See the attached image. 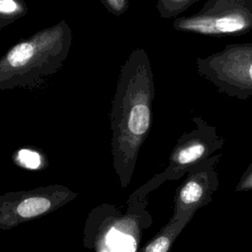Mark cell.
<instances>
[{
	"instance_id": "6da1fadb",
	"label": "cell",
	"mask_w": 252,
	"mask_h": 252,
	"mask_svg": "<svg viewBox=\"0 0 252 252\" xmlns=\"http://www.w3.org/2000/svg\"><path fill=\"white\" fill-rule=\"evenodd\" d=\"M154 97L149 55L135 48L120 68L109 112L112 163L122 188L130 184L139 152L150 134Z\"/></svg>"
},
{
	"instance_id": "7a4b0ae2",
	"label": "cell",
	"mask_w": 252,
	"mask_h": 252,
	"mask_svg": "<svg viewBox=\"0 0 252 252\" xmlns=\"http://www.w3.org/2000/svg\"><path fill=\"white\" fill-rule=\"evenodd\" d=\"M72 30L65 20L44 28L12 45L0 59V90H38L66 61Z\"/></svg>"
},
{
	"instance_id": "3957f363",
	"label": "cell",
	"mask_w": 252,
	"mask_h": 252,
	"mask_svg": "<svg viewBox=\"0 0 252 252\" xmlns=\"http://www.w3.org/2000/svg\"><path fill=\"white\" fill-rule=\"evenodd\" d=\"M148 195L132 193L124 206L100 204L88 215L84 245L94 252H139L145 230L152 224Z\"/></svg>"
},
{
	"instance_id": "277c9868",
	"label": "cell",
	"mask_w": 252,
	"mask_h": 252,
	"mask_svg": "<svg viewBox=\"0 0 252 252\" xmlns=\"http://www.w3.org/2000/svg\"><path fill=\"white\" fill-rule=\"evenodd\" d=\"M192 121L195 128L178 138L165 169L136 189L134 194L149 195L164 182L180 179L195 165L216 155L215 153L222 148L224 139L218 134L215 126L200 116H194Z\"/></svg>"
},
{
	"instance_id": "5b68a950",
	"label": "cell",
	"mask_w": 252,
	"mask_h": 252,
	"mask_svg": "<svg viewBox=\"0 0 252 252\" xmlns=\"http://www.w3.org/2000/svg\"><path fill=\"white\" fill-rule=\"evenodd\" d=\"M198 74L220 93L237 99L252 96V42L227 44L196 60Z\"/></svg>"
},
{
	"instance_id": "8992f818",
	"label": "cell",
	"mask_w": 252,
	"mask_h": 252,
	"mask_svg": "<svg viewBox=\"0 0 252 252\" xmlns=\"http://www.w3.org/2000/svg\"><path fill=\"white\" fill-rule=\"evenodd\" d=\"M175 31L208 36H239L252 31V0H207L199 12L177 17Z\"/></svg>"
},
{
	"instance_id": "52a82bcc",
	"label": "cell",
	"mask_w": 252,
	"mask_h": 252,
	"mask_svg": "<svg viewBox=\"0 0 252 252\" xmlns=\"http://www.w3.org/2000/svg\"><path fill=\"white\" fill-rule=\"evenodd\" d=\"M77 196V192L59 184L7 192L0 196V228L12 229L49 215Z\"/></svg>"
},
{
	"instance_id": "ba28073f",
	"label": "cell",
	"mask_w": 252,
	"mask_h": 252,
	"mask_svg": "<svg viewBox=\"0 0 252 252\" xmlns=\"http://www.w3.org/2000/svg\"><path fill=\"white\" fill-rule=\"evenodd\" d=\"M221 154H216L195 165L176 188L173 203V220L193 218L198 210L209 205L219 188L217 164Z\"/></svg>"
},
{
	"instance_id": "9c48e42d",
	"label": "cell",
	"mask_w": 252,
	"mask_h": 252,
	"mask_svg": "<svg viewBox=\"0 0 252 252\" xmlns=\"http://www.w3.org/2000/svg\"><path fill=\"white\" fill-rule=\"evenodd\" d=\"M191 220V218L177 220L170 219L146 245L141 247L139 252H169L175 239Z\"/></svg>"
},
{
	"instance_id": "30bf717a",
	"label": "cell",
	"mask_w": 252,
	"mask_h": 252,
	"mask_svg": "<svg viewBox=\"0 0 252 252\" xmlns=\"http://www.w3.org/2000/svg\"><path fill=\"white\" fill-rule=\"evenodd\" d=\"M28 13L24 0H0V29L8 27Z\"/></svg>"
},
{
	"instance_id": "8fae6325",
	"label": "cell",
	"mask_w": 252,
	"mask_h": 252,
	"mask_svg": "<svg viewBox=\"0 0 252 252\" xmlns=\"http://www.w3.org/2000/svg\"><path fill=\"white\" fill-rule=\"evenodd\" d=\"M199 0H157V10L163 19L176 18Z\"/></svg>"
},
{
	"instance_id": "7c38bea8",
	"label": "cell",
	"mask_w": 252,
	"mask_h": 252,
	"mask_svg": "<svg viewBox=\"0 0 252 252\" xmlns=\"http://www.w3.org/2000/svg\"><path fill=\"white\" fill-rule=\"evenodd\" d=\"M41 156L38 152L31 149H22L17 153V161L23 164V166L35 167L40 161Z\"/></svg>"
},
{
	"instance_id": "4fadbf2b",
	"label": "cell",
	"mask_w": 252,
	"mask_h": 252,
	"mask_svg": "<svg viewBox=\"0 0 252 252\" xmlns=\"http://www.w3.org/2000/svg\"><path fill=\"white\" fill-rule=\"evenodd\" d=\"M108 13L114 16H121L129 9V0H98Z\"/></svg>"
},
{
	"instance_id": "5bb4252c",
	"label": "cell",
	"mask_w": 252,
	"mask_h": 252,
	"mask_svg": "<svg viewBox=\"0 0 252 252\" xmlns=\"http://www.w3.org/2000/svg\"><path fill=\"white\" fill-rule=\"evenodd\" d=\"M234 190L236 192H244V191L252 190V162L247 166V168L242 173Z\"/></svg>"
}]
</instances>
